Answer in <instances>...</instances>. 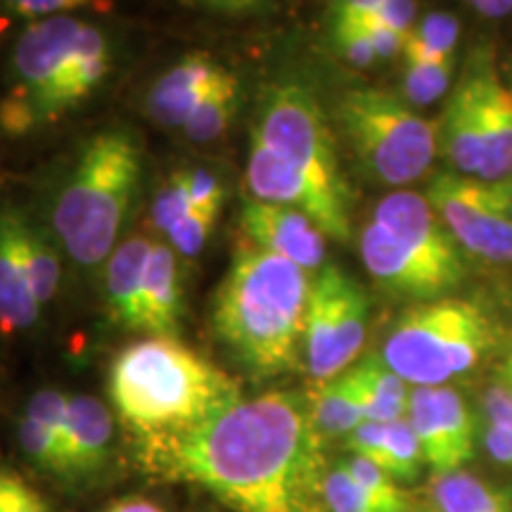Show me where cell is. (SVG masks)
Masks as SVG:
<instances>
[{"mask_svg":"<svg viewBox=\"0 0 512 512\" xmlns=\"http://www.w3.org/2000/svg\"><path fill=\"white\" fill-rule=\"evenodd\" d=\"M147 475L209 491L233 512H328L325 441L309 399L268 392L238 399L195 430L138 441Z\"/></svg>","mask_w":512,"mask_h":512,"instance_id":"cell-1","label":"cell"},{"mask_svg":"<svg viewBox=\"0 0 512 512\" xmlns=\"http://www.w3.org/2000/svg\"><path fill=\"white\" fill-rule=\"evenodd\" d=\"M311 275L264 247L240 245L211 311L216 337L249 375L278 377L304 354Z\"/></svg>","mask_w":512,"mask_h":512,"instance_id":"cell-2","label":"cell"},{"mask_svg":"<svg viewBox=\"0 0 512 512\" xmlns=\"http://www.w3.org/2000/svg\"><path fill=\"white\" fill-rule=\"evenodd\" d=\"M110 399L136 441H157L195 430L242 394L233 377L176 337H150L114 358Z\"/></svg>","mask_w":512,"mask_h":512,"instance_id":"cell-3","label":"cell"},{"mask_svg":"<svg viewBox=\"0 0 512 512\" xmlns=\"http://www.w3.org/2000/svg\"><path fill=\"white\" fill-rule=\"evenodd\" d=\"M138 181L140 150L131 133L102 131L88 140L53 204V230L74 264L110 259Z\"/></svg>","mask_w":512,"mask_h":512,"instance_id":"cell-4","label":"cell"},{"mask_svg":"<svg viewBox=\"0 0 512 512\" xmlns=\"http://www.w3.org/2000/svg\"><path fill=\"white\" fill-rule=\"evenodd\" d=\"M93 27L83 19L55 15L24 29L12 53L10 91L0 102L5 131L24 136L86 100L76 72Z\"/></svg>","mask_w":512,"mask_h":512,"instance_id":"cell-5","label":"cell"},{"mask_svg":"<svg viewBox=\"0 0 512 512\" xmlns=\"http://www.w3.org/2000/svg\"><path fill=\"white\" fill-rule=\"evenodd\" d=\"M494 342L496 325L482 306L441 297L403 313L380 356L411 387H441L475 370Z\"/></svg>","mask_w":512,"mask_h":512,"instance_id":"cell-6","label":"cell"},{"mask_svg":"<svg viewBox=\"0 0 512 512\" xmlns=\"http://www.w3.org/2000/svg\"><path fill=\"white\" fill-rule=\"evenodd\" d=\"M252 138L302 174L332 221V240L351 238L349 188L339 171L330 124L309 88L297 81L268 86L256 102Z\"/></svg>","mask_w":512,"mask_h":512,"instance_id":"cell-7","label":"cell"},{"mask_svg":"<svg viewBox=\"0 0 512 512\" xmlns=\"http://www.w3.org/2000/svg\"><path fill=\"white\" fill-rule=\"evenodd\" d=\"M337 117L358 162L384 185L420 181L439 152L437 124L382 88H351L339 98Z\"/></svg>","mask_w":512,"mask_h":512,"instance_id":"cell-8","label":"cell"},{"mask_svg":"<svg viewBox=\"0 0 512 512\" xmlns=\"http://www.w3.org/2000/svg\"><path fill=\"white\" fill-rule=\"evenodd\" d=\"M370 304L363 287L337 264H325L311 280L304 330V363L311 380L347 373L368 335Z\"/></svg>","mask_w":512,"mask_h":512,"instance_id":"cell-9","label":"cell"},{"mask_svg":"<svg viewBox=\"0 0 512 512\" xmlns=\"http://www.w3.org/2000/svg\"><path fill=\"white\" fill-rule=\"evenodd\" d=\"M425 197L465 254L512 264V176L482 181L444 171L432 178Z\"/></svg>","mask_w":512,"mask_h":512,"instance_id":"cell-10","label":"cell"},{"mask_svg":"<svg viewBox=\"0 0 512 512\" xmlns=\"http://www.w3.org/2000/svg\"><path fill=\"white\" fill-rule=\"evenodd\" d=\"M406 418L420 441L425 465L432 475L463 470L475 456V418L463 396L448 384L413 387Z\"/></svg>","mask_w":512,"mask_h":512,"instance_id":"cell-11","label":"cell"},{"mask_svg":"<svg viewBox=\"0 0 512 512\" xmlns=\"http://www.w3.org/2000/svg\"><path fill=\"white\" fill-rule=\"evenodd\" d=\"M373 221L387 228L396 240L411 247L415 254L430 261L448 278L463 285L467 273L465 252L448 233L444 221L439 219V214L427 202L425 195L411 190H396L377 204Z\"/></svg>","mask_w":512,"mask_h":512,"instance_id":"cell-12","label":"cell"},{"mask_svg":"<svg viewBox=\"0 0 512 512\" xmlns=\"http://www.w3.org/2000/svg\"><path fill=\"white\" fill-rule=\"evenodd\" d=\"M361 256L368 273L377 283L396 294H403V297L430 302V299L448 297V292L460 287L456 280H451L439 268H434L430 261L415 254L411 247L396 240L377 221H370L363 228Z\"/></svg>","mask_w":512,"mask_h":512,"instance_id":"cell-13","label":"cell"},{"mask_svg":"<svg viewBox=\"0 0 512 512\" xmlns=\"http://www.w3.org/2000/svg\"><path fill=\"white\" fill-rule=\"evenodd\" d=\"M242 228L256 247L285 256L287 261L316 275L325 266V238L328 235L304 211L285 204L261 202L249 197L242 204Z\"/></svg>","mask_w":512,"mask_h":512,"instance_id":"cell-14","label":"cell"},{"mask_svg":"<svg viewBox=\"0 0 512 512\" xmlns=\"http://www.w3.org/2000/svg\"><path fill=\"white\" fill-rule=\"evenodd\" d=\"M482 62L470 60L463 79L453 88L437 126L439 150L453 174L479 178L484 164L482 133Z\"/></svg>","mask_w":512,"mask_h":512,"instance_id":"cell-15","label":"cell"},{"mask_svg":"<svg viewBox=\"0 0 512 512\" xmlns=\"http://www.w3.org/2000/svg\"><path fill=\"white\" fill-rule=\"evenodd\" d=\"M24 226L22 209L0 207V328L5 332L31 328L41 313L24 254Z\"/></svg>","mask_w":512,"mask_h":512,"instance_id":"cell-16","label":"cell"},{"mask_svg":"<svg viewBox=\"0 0 512 512\" xmlns=\"http://www.w3.org/2000/svg\"><path fill=\"white\" fill-rule=\"evenodd\" d=\"M226 69L209 55L192 53L159 76L147 95V114L162 128L185 126L192 112L219 86Z\"/></svg>","mask_w":512,"mask_h":512,"instance_id":"cell-17","label":"cell"},{"mask_svg":"<svg viewBox=\"0 0 512 512\" xmlns=\"http://www.w3.org/2000/svg\"><path fill=\"white\" fill-rule=\"evenodd\" d=\"M247 188L254 200L285 204V207L304 211L328 238H332V221L328 209L320 202V197L311 188L309 181L254 138L252 147H249Z\"/></svg>","mask_w":512,"mask_h":512,"instance_id":"cell-18","label":"cell"},{"mask_svg":"<svg viewBox=\"0 0 512 512\" xmlns=\"http://www.w3.org/2000/svg\"><path fill=\"white\" fill-rule=\"evenodd\" d=\"M114 434L110 408L95 396H69L64 425V475H88L105 463Z\"/></svg>","mask_w":512,"mask_h":512,"instance_id":"cell-19","label":"cell"},{"mask_svg":"<svg viewBox=\"0 0 512 512\" xmlns=\"http://www.w3.org/2000/svg\"><path fill=\"white\" fill-rule=\"evenodd\" d=\"M482 133L484 164L479 178L501 181L512 176V93L489 62H482Z\"/></svg>","mask_w":512,"mask_h":512,"instance_id":"cell-20","label":"cell"},{"mask_svg":"<svg viewBox=\"0 0 512 512\" xmlns=\"http://www.w3.org/2000/svg\"><path fill=\"white\" fill-rule=\"evenodd\" d=\"M150 254L152 242L136 235V238H128L117 245L110 256V264H107V302H110L112 316L124 328L140 330Z\"/></svg>","mask_w":512,"mask_h":512,"instance_id":"cell-21","label":"cell"},{"mask_svg":"<svg viewBox=\"0 0 512 512\" xmlns=\"http://www.w3.org/2000/svg\"><path fill=\"white\" fill-rule=\"evenodd\" d=\"M181 316V278H178L176 252L171 245H152L150 264L145 273L143 320L140 332L152 337H174Z\"/></svg>","mask_w":512,"mask_h":512,"instance_id":"cell-22","label":"cell"},{"mask_svg":"<svg viewBox=\"0 0 512 512\" xmlns=\"http://www.w3.org/2000/svg\"><path fill=\"white\" fill-rule=\"evenodd\" d=\"M366 420L394 422L406 418L411 384L394 373L380 354H370L347 370Z\"/></svg>","mask_w":512,"mask_h":512,"instance_id":"cell-23","label":"cell"},{"mask_svg":"<svg viewBox=\"0 0 512 512\" xmlns=\"http://www.w3.org/2000/svg\"><path fill=\"white\" fill-rule=\"evenodd\" d=\"M425 508L430 512H512V494L458 470L432 477Z\"/></svg>","mask_w":512,"mask_h":512,"instance_id":"cell-24","label":"cell"},{"mask_svg":"<svg viewBox=\"0 0 512 512\" xmlns=\"http://www.w3.org/2000/svg\"><path fill=\"white\" fill-rule=\"evenodd\" d=\"M311 420L323 441L347 439L366 420L361 401L349 375L342 373L328 382H318L309 399Z\"/></svg>","mask_w":512,"mask_h":512,"instance_id":"cell-25","label":"cell"},{"mask_svg":"<svg viewBox=\"0 0 512 512\" xmlns=\"http://www.w3.org/2000/svg\"><path fill=\"white\" fill-rule=\"evenodd\" d=\"M460 38L458 19L448 12H430L408 31L403 57L406 62L453 60Z\"/></svg>","mask_w":512,"mask_h":512,"instance_id":"cell-26","label":"cell"},{"mask_svg":"<svg viewBox=\"0 0 512 512\" xmlns=\"http://www.w3.org/2000/svg\"><path fill=\"white\" fill-rule=\"evenodd\" d=\"M235 110H238V79L226 72L219 86L207 95V100L185 121V136L195 140V143H211L221 133H226Z\"/></svg>","mask_w":512,"mask_h":512,"instance_id":"cell-27","label":"cell"},{"mask_svg":"<svg viewBox=\"0 0 512 512\" xmlns=\"http://www.w3.org/2000/svg\"><path fill=\"white\" fill-rule=\"evenodd\" d=\"M24 254H27L29 278L38 304L43 306L53 302L57 285H60V259H57L55 247L50 245L46 233L29 219L24 226Z\"/></svg>","mask_w":512,"mask_h":512,"instance_id":"cell-28","label":"cell"},{"mask_svg":"<svg viewBox=\"0 0 512 512\" xmlns=\"http://www.w3.org/2000/svg\"><path fill=\"white\" fill-rule=\"evenodd\" d=\"M425 456L408 418L387 422V458L384 472L396 482H413L420 475Z\"/></svg>","mask_w":512,"mask_h":512,"instance_id":"cell-29","label":"cell"},{"mask_svg":"<svg viewBox=\"0 0 512 512\" xmlns=\"http://www.w3.org/2000/svg\"><path fill=\"white\" fill-rule=\"evenodd\" d=\"M349 470V475L356 479L366 494L387 512H408L413 508L411 496L401 489L394 477H389L380 465L370 463L366 458L351 456L342 463Z\"/></svg>","mask_w":512,"mask_h":512,"instance_id":"cell-30","label":"cell"},{"mask_svg":"<svg viewBox=\"0 0 512 512\" xmlns=\"http://www.w3.org/2000/svg\"><path fill=\"white\" fill-rule=\"evenodd\" d=\"M453 60L406 62L403 74V98L411 105H432L451 86Z\"/></svg>","mask_w":512,"mask_h":512,"instance_id":"cell-31","label":"cell"},{"mask_svg":"<svg viewBox=\"0 0 512 512\" xmlns=\"http://www.w3.org/2000/svg\"><path fill=\"white\" fill-rule=\"evenodd\" d=\"M190 211L192 200L188 171H176L155 195V202H152V226H155L157 233L166 235Z\"/></svg>","mask_w":512,"mask_h":512,"instance_id":"cell-32","label":"cell"},{"mask_svg":"<svg viewBox=\"0 0 512 512\" xmlns=\"http://www.w3.org/2000/svg\"><path fill=\"white\" fill-rule=\"evenodd\" d=\"M19 444H22L24 453H27L38 467L64 475L60 437H57L50 427L38 422L36 418H31L27 413L19 420Z\"/></svg>","mask_w":512,"mask_h":512,"instance_id":"cell-33","label":"cell"},{"mask_svg":"<svg viewBox=\"0 0 512 512\" xmlns=\"http://www.w3.org/2000/svg\"><path fill=\"white\" fill-rule=\"evenodd\" d=\"M325 505L328 512H387L358 486L342 463L330 467L325 479Z\"/></svg>","mask_w":512,"mask_h":512,"instance_id":"cell-34","label":"cell"},{"mask_svg":"<svg viewBox=\"0 0 512 512\" xmlns=\"http://www.w3.org/2000/svg\"><path fill=\"white\" fill-rule=\"evenodd\" d=\"M216 216H219L216 209L192 207L190 214L183 216V219L166 233L171 249H174L178 256H185V259H192V256L200 254L204 245H207V238Z\"/></svg>","mask_w":512,"mask_h":512,"instance_id":"cell-35","label":"cell"},{"mask_svg":"<svg viewBox=\"0 0 512 512\" xmlns=\"http://www.w3.org/2000/svg\"><path fill=\"white\" fill-rule=\"evenodd\" d=\"M344 444H347L351 456L366 458L384 470V458H387V422L363 420L361 425L344 439Z\"/></svg>","mask_w":512,"mask_h":512,"instance_id":"cell-36","label":"cell"},{"mask_svg":"<svg viewBox=\"0 0 512 512\" xmlns=\"http://www.w3.org/2000/svg\"><path fill=\"white\" fill-rule=\"evenodd\" d=\"M0 512H48V508L22 477L0 467Z\"/></svg>","mask_w":512,"mask_h":512,"instance_id":"cell-37","label":"cell"},{"mask_svg":"<svg viewBox=\"0 0 512 512\" xmlns=\"http://www.w3.org/2000/svg\"><path fill=\"white\" fill-rule=\"evenodd\" d=\"M332 34H335L337 53L349 64L370 67V64L377 62L373 41H370V34L361 24H335Z\"/></svg>","mask_w":512,"mask_h":512,"instance_id":"cell-38","label":"cell"},{"mask_svg":"<svg viewBox=\"0 0 512 512\" xmlns=\"http://www.w3.org/2000/svg\"><path fill=\"white\" fill-rule=\"evenodd\" d=\"M415 17H418V3L415 0H382L380 8L373 15L356 24H375V27L408 34L415 27Z\"/></svg>","mask_w":512,"mask_h":512,"instance_id":"cell-39","label":"cell"},{"mask_svg":"<svg viewBox=\"0 0 512 512\" xmlns=\"http://www.w3.org/2000/svg\"><path fill=\"white\" fill-rule=\"evenodd\" d=\"M10 12L27 19H46L62 15V12H72L79 8H86L93 0H0Z\"/></svg>","mask_w":512,"mask_h":512,"instance_id":"cell-40","label":"cell"},{"mask_svg":"<svg viewBox=\"0 0 512 512\" xmlns=\"http://www.w3.org/2000/svg\"><path fill=\"white\" fill-rule=\"evenodd\" d=\"M188 181H190L192 207L221 211L223 183H221V178L214 174V171L192 169V171H188Z\"/></svg>","mask_w":512,"mask_h":512,"instance_id":"cell-41","label":"cell"},{"mask_svg":"<svg viewBox=\"0 0 512 512\" xmlns=\"http://www.w3.org/2000/svg\"><path fill=\"white\" fill-rule=\"evenodd\" d=\"M482 408L486 415V425L498 427V430L512 432V392L505 389L503 384L486 389Z\"/></svg>","mask_w":512,"mask_h":512,"instance_id":"cell-42","label":"cell"},{"mask_svg":"<svg viewBox=\"0 0 512 512\" xmlns=\"http://www.w3.org/2000/svg\"><path fill=\"white\" fill-rule=\"evenodd\" d=\"M363 29L370 34V41H373L377 60H392L396 55H403V46H406V36L399 34V31L375 27V24H361Z\"/></svg>","mask_w":512,"mask_h":512,"instance_id":"cell-43","label":"cell"},{"mask_svg":"<svg viewBox=\"0 0 512 512\" xmlns=\"http://www.w3.org/2000/svg\"><path fill=\"white\" fill-rule=\"evenodd\" d=\"M382 0H335V24H356L373 15Z\"/></svg>","mask_w":512,"mask_h":512,"instance_id":"cell-44","label":"cell"},{"mask_svg":"<svg viewBox=\"0 0 512 512\" xmlns=\"http://www.w3.org/2000/svg\"><path fill=\"white\" fill-rule=\"evenodd\" d=\"M484 448H486V453L496 460V463L512 465V432L486 425Z\"/></svg>","mask_w":512,"mask_h":512,"instance_id":"cell-45","label":"cell"},{"mask_svg":"<svg viewBox=\"0 0 512 512\" xmlns=\"http://www.w3.org/2000/svg\"><path fill=\"white\" fill-rule=\"evenodd\" d=\"M472 10L482 17L501 19L512 15V0H465Z\"/></svg>","mask_w":512,"mask_h":512,"instance_id":"cell-46","label":"cell"},{"mask_svg":"<svg viewBox=\"0 0 512 512\" xmlns=\"http://www.w3.org/2000/svg\"><path fill=\"white\" fill-rule=\"evenodd\" d=\"M102 512H166L162 505L147 501V498L133 496V498H124V501L112 503L110 508H105Z\"/></svg>","mask_w":512,"mask_h":512,"instance_id":"cell-47","label":"cell"},{"mask_svg":"<svg viewBox=\"0 0 512 512\" xmlns=\"http://www.w3.org/2000/svg\"><path fill=\"white\" fill-rule=\"evenodd\" d=\"M266 3H271V0H219L216 12H247L261 8Z\"/></svg>","mask_w":512,"mask_h":512,"instance_id":"cell-48","label":"cell"},{"mask_svg":"<svg viewBox=\"0 0 512 512\" xmlns=\"http://www.w3.org/2000/svg\"><path fill=\"white\" fill-rule=\"evenodd\" d=\"M498 377H501L503 387L510 389V392H512V349L503 356L501 366H498Z\"/></svg>","mask_w":512,"mask_h":512,"instance_id":"cell-49","label":"cell"},{"mask_svg":"<svg viewBox=\"0 0 512 512\" xmlns=\"http://www.w3.org/2000/svg\"><path fill=\"white\" fill-rule=\"evenodd\" d=\"M200 3L204 5V8H209V10H216V5H219V0H200Z\"/></svg>","mask_w":512,"mask_h":512,"instance_id":"cell-50","label":"cell"},{"mask_svg":"<svg viewBox=\"0 0 512 512\" xmlns=\"http://www.w3.org/2000/svg\"><path fill=\"white\" fill-rule=\"evenodd\" d=\"M505 86H508L510 93H512V67H510V74H508V81H505Z\"/></svg>","mask_w":512,"mask_h":512,"instance_id":"cell-51","label":"cell"},{"mask_svg":"<svg viewBox=\"0 0 512 512\" xmlns=\"http://www.w3.org/2000/svg\"><path fill=\"white\" fill-rule=\"evenodd\" d=\"M408 512H430V510H427V508H411Z\"/></svg>","mask_w":512,"mask_h":512,"instance_id":"cell-52","label":"cell"}]
</instances>
